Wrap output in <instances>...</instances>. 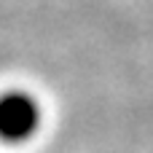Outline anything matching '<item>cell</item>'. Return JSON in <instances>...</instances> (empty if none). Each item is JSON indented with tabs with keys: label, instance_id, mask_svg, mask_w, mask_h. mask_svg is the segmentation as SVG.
Here are the masks:
<instances>
[{
	"label": "cell",
	"instance_id": "1",
	"mask_svg": "<svg viewBox=\"0 0 153 153\" xmlns=\"http://www.w3.org/2000/svg\"><path fill=\"white\" fill-rule=\"evenodd\" d=\"M35 124H38V113L27 97H8L0 102V137L22 140L35 129Z\"/></svg>",
	"mask_w": 153,
	"mask_h": 153
}]
</instances>
